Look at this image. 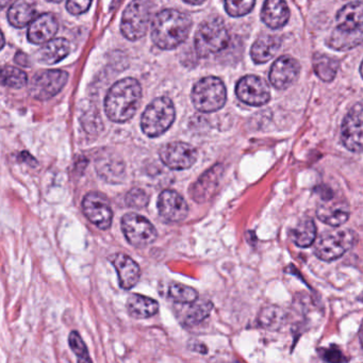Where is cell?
Listing matches in <instances>:
<instances>
[{
    "label": "cell",
    "instance_id": "cell-30",
    "mask_svg": "<svg viewBox=\"0 0 363 363\" xmlns=\"http://www.w3.org/2000/svg\"><path fill=\"white\" fill-rule=\"evenodd\" d=\"M28 76L22 69L11 65L0 67V84L12 89H22L26 86Z\"/></svg>",
    "mask_w": 363,
    "mask_h": 363
},
{
    "label": "cell",
    "instance_id": "cell-20",
    "mask_svg": "<svg viewBox=\"0 0 363 363\" xmlns=\"http://www.w3.org/2000/svg\"><path fill=\"white\" fill-rule=\"evenodd\" d=\"M110 260L118 272L121 288L124 290L133 289L141 277L139 264L133 258L124 254L113 255L110 257Z\"/></svg>",
    "mask_w": 363,
    "mask_h": 363
},
{
    "label": "cell",
    "instance_id": "cell-1",
    "mask_svg": "<svg viewBox=\"0 0 363 363\" xmlns=\"http://www.w3.org/2000/svg\"><path fill=\"white\" fill-rule=\"evenodd\" d=\"M192 21L178 10H163L152 25V40L159 48L171 50L184 43L190 33Z\"/></svg>",
    "mask_w": 363,
    "mask_h": 363
},
{
    "label": "cell",
    "instance_id": "cell-14",
    "mask_svg": "<svg viewBox=\"0 0 363 363\" xmlns=\"http://www.w3.org/2000/svg\"><path fill=\"white\" fill-rule=\"evenodd\" d=\"M350 206L347 201L333 195L325 197L318 203V210H316V216L320 220L331 227H340L345 224L350 218Z\"/></svg>",
    "mask_w": 363,
    "mask_h": 363
},
{
    "label": "cell",
    "instance_id": "cell-11",
    "mask_svg": "<svg viewBox=\"0 0 363 363\" xmlns=\"http://www.w3.org/2000/svg\"><path fill=\"white\" fill-rule=\"evenodd\" d=\"M161 161L167 167L176 171L190 169L197 160V150L195 147L184 142H172L161 148Z\"/></svg>",
    "mask_w": 363,
    "mask_h": 363
},
{
    "label": "cell",
    "instance_id": "cell-22",
    "mask_svg": "<svg viewBox=\"0 0 363 363\" xmlns=\"http://www.w3.org/2000/svg\"><path fill=\"white\" fill-rule=\"evenodd\" d=\"M37 14L35 0H16L8 10V20L16 28H24L33 22Z\"/></svg>",
    "mask_w": 363,
    "mask_h": 363
},
{
    "label": "cell",
    "instance_id": "cell-42",
    "mask_svg": "<svg viewBox=\"0 0 363 363\" xmlns=\"http://www.w3.org/2000/svg\"><path fill=\"white\" fill-rule=\"evenodd\" d=\"M48 1H50V3L58 4V3H61V1H62V0H48Z\"/></svg>",
    "mask_w": 363,
    "mask_h": 363
},
{
    "label": "cell",
    "instance_id": "cell-17",
    "mask_svg": "<svg viewBox=\"0 0 363 363\" xmlns=\"http://www.w3.org/2000/svg\"><path fill=\"white\" fill-rule=\"evenodd\" d=\"M223 172H224V169L222 165L218 164L203 173L199 180L191 186L190 196L192 197V199L199 203L209 201L216 194V190L220 186Z\"/></svg>",
    "mask_w": 363,
    "mask_h": 363
},
{
    "label": "cell",
    "instance_id": "cell-9",
    "mask_svg": "<svg viewBox=\"0 0 363 363\" xmlns=\"http://www.w3.org/2000/svg\"><path fill=\"white\" fill-rule=\"evenodd\" d=\"M69 80V74L65 71L50 69L39 72L33 76L29 84V93L38 101H48L61 92Z\"/></svg>",
    "mask_w": 363,
    "mask_h": 363
},
{
    "label": "cell",
    "instance_id": "cell-16",
    "mask_svg": "<svg viewBox=\"0 0 363 363\" xmlns=\"http://www.w3.org/2000/svg\"><path fill=\"white\" fill-rule=\"evenodd\" d=\"M160 216L172 223L184 220L189 214V206L184 197L174 190H164L158 199Z\"/></svg>",
    "mask_w": 363,
    "mask_h": 363
},
{
    "label": "cell",
    "instance_id": "cell-19",
    "mask_svg": "<svg viewBox=\"0 0 363 363\" xmlns=\"http://www.w3.org/2000/svg\"><path fill=\"white\" fill-rule=\"evenodd\" d=\"M58 20L54 14H42L37 18H33V22L29 24L27 37L30 43L41 45L50 41L58 33Z\"/></svg>",
    "mask_w": 363,
    "mask_h": 363
},
{
    "label": "cell",
    "instance_id": "cell-13",
    "mask_svg": "<svg viewBox=\"0 0 363 363\" xmlns=\"http://www.w3.org/2000/svg\"><path fill=\"white\" fill-rule=\"evenodd\" d=\"M341 141L350 152L362 150V105L357 104L344 118L341 129Z\"/></svg>",
    "mask_w": 363,
    "mask_h": 363
},
{
    "label": "cell",
    "instance_id": "cell-25",
    "mask_svg": "<svg viewBox=\"0 0 363 363\" xmlns=\"http://www.w3.org/2000/svg\"><path fill=\"white\" fill-rule=\"evenodd\" d=\"M184 305H188V307L182 310L180 320H182V324L186 327L195 326V325L203 322L210 315L211 310L213 309V303L211 301H206V299L199 301L197 298L193 303H184Z\"/></svg>",
    "mask_w": 363,
    "mask_h": 363
},
{
    "label": "cell",
    "instance_id": "cell-29",
    "mask_svg": "<svg viewBox=\"0 0 363 363\" xmlns=\"http://www.w3.org/2000/svg\"><path fill=\"white\" fill-rule=\"evenodd\" d=\"M313 69L320 79L329 82L337 75L339 61L325 55H315L313 58Z\"/></svg>",
    "mask_w": 363,
    "mask_h": 363
},
{
    "label": "cell",
    "instance_id": "cell-31",
    "mask_svg": "<svg viewBox=\"0 0 363 363\" xmlns=\"http://www.w3.org/2000/svg\"><path fill=\"white\" fill-rule=\"evenodd\" d=\"M169 296L177 303H190L199 298V293L191 286L178 282L169 284Z\"/></svg>",
    "mask_w": 363,
    "mask_h": 363
},
{
    "label": "cell",
    "instance_id": "cell-21",
    "mask_svg": "<svg viewBox=\"0 0 363 363\" xmlns=\"http://www.w3.org/2000/svg\"><path fill=\"white\" fill-rule=\"evenodd\" d=\"M290 11L284 0H265L261 18L272 29L282 28L288 23Z\"/></svg>",
    "mask_w": 363,
    "mask_h": 363
},
{
    "label": "cell",
    "instance_id": "cell-15",
    "mask_svg": "<svg viewBox=\"0 0 363 363\" xmlns=\"http://www.w3.org/2000/svg\"><path fill=\"white\" fill-rule=\"evenodd\" d=\"M301 65L290 56H281L272 65L269 82L278 90H284L294 84L298 78Z\"/></svg>",
    "mask_w": 363,
    "mask_h": 363
},
{
    "label": "cell",
    "instance_id": "cell-26",
    "mask_svg": "<svg viewBox=\"0 0 363 363\" xmlns=\"http://www.w3.org/2000/svg\"><path fill=\"white\" fill-rule=\"evenodd\" d=\"M127 310L135 318H148L157 314L159 305L155 299L144 295L133 294L127 301Z\"/></svg>",
    "mask_w": 363,
    "mask_h": 363
},
{
    "label": "cell",
    "instance_id": "cell-35",
    "mask_svg": "<svg viewBox=\"0 0 363 363\" xmlns=\"http://www.w3.org/2000/svg\"><path fill=\"white\" fill-rule=\"evenodd\" d=\"M93 0H67V9L72 16H82L90 9Z\"/></svg>",
    "mask_w": 363,
    "mask_h": 363
},
{
    "label": "cell",
    "instance_id": "cell-4",
    "mask_svg": "<svg viewBox=\"0 0 363 363\" xmlns=\"http://www.w3.org/2000/svg\"><path fill=\"white\" fill-rule=\"evenodd\" d=\"M228 43V30L224 22L218 18L206 20L195 35V50L201 58L222 52Z\"/></svg>",
    "mask_w": 363,
    "mask_h": 363
},
{
    "label": "cell",
    "instance_id": "cell-10",
    "mask_svg": "<svg viewBox=\"0 0 363 363\" xmlns=\"http://www.w3.org/2000/svg\"><path fill=\"white\" fill-rule=\"evenodd\" d=\"M235 93L240 101L255 107L265 105L271 99L269 86L258 76L248 75L240 79Z\"/></svg>",
    "mask_w": 363,
    "mask_h": 363
},
{
    "label": "cell",
    "instance_id": "cell-18",
    "mask_svg": "<svg viewBox=\"0 0 363 363\" xmlns=\"http://www.w3.org/2000/svg\"><path fill=\"white\" fill-rule=\"evenodd\" d=\"M362 3L354 1L344 6L337 14V26L335 30L348 35H363Z\"/></svg>",
    "mask_w": 363,
    "mask_h": 363
},
{
    "label": "cell",
    "instance_id": "cell-3",
    "mask_svg": "<svg viewBox=\"0 0 363 363\" xmlns=\"http://www.w3.org/2000/svg\"><path fill=\"white\" fill-rule=\"evenodd\" d=\"M175 116L173 101L167 97H159L152 101L143 112L142 130L147 137H160L173 125Z\"/></svg>",
    "mask_w": 363,
    "mask_h": 363
},
{
    "label": "cell",
    "instance_id": "cell-37",
    "mask_svg": "<svg viewBox=\"0 0 363 363\" xmlns=\"http://www.w3.org/2000/svg\"><path fill=\"white\" fill-rule=\"evenodd\" d=\"M20 161L22 162L28 163L31 167H35V165L38 164L37 160L31 156L29 152H23L22 154L20 155Z\"/></svg>",
    "mask_w": 363,
    "mask_h": 363
},
{
    "label": "cell",
    "instance_id": "cell-41",
    "mask_svg": "<svg viewBox=\"0 0 363 363\" xmlns=\"http://www.w3.org/2000/svg\"><path fill=\"white\" fill-rule=\"evenodd\" d=\"M5 46V37H4L3 33L0 31V50H3Z\"/></svg>",
    "mask_w": 363,
    "mask_h": 363
},
{
    "label": "cell",
    "instance_id": "cell-5",
    "mask_svg": "<svg viewBox=\"0 0 363 363\" xmlns=\"http://www.w3.org/2000/svg\"><path fill=\"white\" fill-rule=\"evenodd\" d=\"M226 88L218 77H206L199 80L192 90L194 107L203 113L218 111L226 104Z\"/></svg>",
    "mask_w": 363,
    "mask_h": 363
},
{
    "label": "cell",
    "instance_id": "cell-24",
    "mask_svg": "<svg viewBox=\"0 0 363 363\" xmlns=\"http://www.w3.org/2000/svg\"><path fill=\"white\" fill-rule=\"evenodd\" d=\"M281 46V39L277 35H261L252 44L250 56L257 65L271 60Z\"/></svg>",
    "mask_w": 363,
    "mask_h": 363
},
{
    "label": "cell",
    "instance_id": "cell-23",
    "mask_svg": "<svg viewBox=\"0 0 363 363\" xmlns=\"http://www.w3.org/2000/svg\"><path fill=\"white\" fill-rule=\"evenodd\" d=\"M69 52L71 45L67 39H52L46 42L45 45L38 52V60L46 65H56L67 58Z\"/></svg>",
    "mask_w": 363,
    "mask_h": 363
},
{
    "label": "cell",
    "instance_id": "cell-32",
    "mask_svg": "<svg viewBox=\"0 0 363 363\" xmlns=\"http://www.w3.org/2000/svg\"><path fill=\"white\" fill-rule=\"evenodd\" d=\"M225 10L233 18H241L252 11L256 0H224Z\"/></svg>",
    "mask_w": 363,
    "mask_h": 363
},
{
    "label": "cell",
    "instance_id": "cell-39",
    "mask_svg": "<svg viewBox=\"0 0 363 363\" xmlns=\"http://www.w3.org/2000/svg\"><path fill=\"white\" fill-rule=\"evenodd\" d=\"M184 1H186V4H190V5H201V4L205 1V0H184Z\"/></svg>",
    "mask_w": 363,
    "mask_h": 363
},
{
    "label": "cell",
    "instance_id": "cell-12",
    "mask_svg": "<svg viewBox=\"0 0 363 363\" xmlns=\"http://www.w3.org/2000/svg\"><path fill=\"white\" fill-rule=\"evenodd\" d=\"M84 216L99 229H109L113 220V212L109 201L103 195L91 192L84 196L82 201Z\"/></svg>",
    "mask_w": 363,
    "mask_h": 363
},
{
    "label": "cell",
    "instance_id": "cell-7",
    "mask_svg": "<svg viewBox=\"0 0 363 363\" xmlns=\"http://www.w3.org/2000/svg\"><path fill=\"white\" fill-rule=\"evenodd\" d=\"M152 16V4L148 0H133L123 13L121 30L130 41H138L147 33Z\"/></svg>",
    "mask_w": 363,
    "mask_h": 363
},
{
    "label": "cell",
    "instance_id": "cell-34",
    "mask_svg": "<svg viewBox=\"0 0 363 363\" xmlns=\"http://www.w3.org/2000/svg\"><path fill=\"white\" fill-rule=\"evenodd\" d=\"M125 201H126V205L129 206V207L142 209V208H145L148 203H150V196L142 189L135 188L127 193Z\"/></svg>",
    "mask_w": 363,
    "mask_h": 363
},
{
    "label": "cell",
    "instance_id": "cell-40",
    "mask_svg": "<svg viewBox=\"0 0 363 363\" xmlns=\"http://www.w3.org/2000/svg\"><path fill=\"white\" fill-rule=\"evenodd\" d=\"M11 0H0V11L9 5Z\"/></svg>",
    "mask_w": 363,
    "mask_h": 363
},
{
    "label": "cell",
    "instance_id": "cell-27",
    "mask_svg": "<svg viewBox=\"0 0 363 363\" xmlns=\"http://www.w3.org/2000/svg\"><path fill=\"white\" fill-rule=\"evenodd\" d=\"M291 239L298 247H309L316 239L315 223L311 218H303L291 231Z\"/></svg>",
    "mask_w": 363,
    "mask_h": 363
},
{
    "label": "cell",
    "instance_id": "cell-33",
    "mask_svg": "<svg viewBox=\"0 0 363 363\" xmlns=\"http://www.w3.org/2000/svg\"><path fill=\"white\" fill-rule=\"evenodd\" d=\"M69 343L72 350H73L76 356H77L79 362H86V361L91 362V361H92V359L89 357L88 348H86L84 340H82V337H80L77 331H72L69 337Z\"/></svg>",
    "mask_w": 363,
    "mask_h": 363
},
{
    "label": "cell",
    "instance_id": "cell-38",
    "mask_svg": "<svg viewBox=\"0 0 363 363\" xmlns=\"http://www.w3.org/2000/svg\"><path fill=\"white\" fill-rule=\"evenodd\" d=\"M16 62L18 63V65H22V67H27V65H29L28 62V58H27L26 55L23 54V52H18L16 56Z\"/></svg>",
    "mask_w": 363,
    "mask_h": 363
},
{
    "label": "cell",
    "instance_id": "cell-28",
    "mask_svg": "<svg viewBox=\"0 0 363 363\" xmlns=\"http://www.w3.org/2000/svg\"><path fill=\"white\" fill-rule=\"evenodd\" d=\"M286 312L277 306H267L259 314L258 323L267 330H278L286 323Z\"/></svg>",
    "mask_w": 363,
    "mask_h": 363
},
{
    "label": "cell",
    "instance_id": "cell-2",
    "mask_svg": "<svg viewBox=\"0 0 363 363\" xmlns=\"http://www.w3.org/2000/svg\"><path fill=\"white\" fill-rule=\"evenodd\" d=\"M142 99V88L135 78H125L114 84L105 99L106 114L114 123L133 118Z\"/></svg>",
    "mask_w": 363,
    "mask_h": 363
},
{
    "label": "cell",
    "instance_id": "cell-6",
    "mask_svg": "<svg viewBox=\"0 0 363 363\" xmlns=\"http://www.w3.org/2000/svg\"><path fill=\"white\" fill-rule=\"evenodd\" d=\"M357 233L352 229H335L323 233L314 248V254L323 261H333L354 247Z\"/></svg>",
    "mask_w": 363,
    "mask_h": 363
},
{
    "label": "cell",
    "instance_id": "cell-8",
    "mask_svg": "<svg viewBox=\"0 0 363 363\" xmlns=\"http://www.w3.org/2000/svg\"><path fill=\"white\" fill-rule=\"evenodd\" d=\"M122 230L127 241L135 247H146L158 237L154 225L138 213H127L122 218Z\"/></svg>",
    "mask_w": 363,
    "mask_h": 363
},
{
    "label": "cell",
    "instance_id": "cell-36",
    "mask_svg": "<svg viewBox=\"0 0 363 363\" xmlns=\"http://www.w3.org/2000/svg\"><path fill=\"white\" fill-rule=\"evenodd\" d=\"M323 358H324V360L329 361V362H340V361L344 360L343 357H342V352L335 347L328 348V350H325Z\"/></svg>",
    "mask_w": 363,
    "mask_h": 363
}]
</instances>
